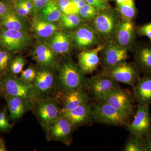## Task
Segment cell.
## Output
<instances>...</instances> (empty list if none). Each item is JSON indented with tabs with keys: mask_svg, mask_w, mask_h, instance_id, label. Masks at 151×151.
<instances>
[{
	"mask_svg": "<svg viewBox=\"0 0 151 151\" xmlns=\"http://www.w3.org/2000/svg\"><path fill=\"white\" fill-rule=\"evenodd\" d=\"M57 70L58 91L59 92L87 89V79L79 65L70 56L63 57L60 61Z\"/></svg>",
	"mask_w": 151,
	"mask_h": 151,
	"instance_id": "6da1fadb",
	"label": "cell"
},
{
	"mask_svg": "<svg viewBox=\"0 0 151 151\" xmlns=\"http://www.w3.org/2000/svg\"><path fill=\"white\" fill-rule=\"evenodd\" d=\"M121 19L118 9L110 7L100 10L93 20L90 22V25L97 32L104 43L114 40L116 29Z\"/></svg>",
	"mask_w": 151,
	"mask_h": 151,
	"instance_id": "7a4b0ae2",
	"label": "cell"
},
{
	"mask_svg": "<svg viewBox=\"0 0 151 151\" xmlns=\"http://www.w3.org/2000/svg\"><path fill=\"white\" fill-rule=\"evenodd\" d=\"M0 88L4 95L21 97L31 105L36 100L32 84L9 72L0 77Z\"/></svg>",
	"mask_w": 151,
	"mask_h": 151,
	"instance_id": "3957f363",
	"label": "cell"
},
{
	"mask_svg": "<svg viewBox=\"0 0 151 151\" xmlns=\"http://www.w3.org/2000/svg\"><path fill=\"white\" fill-rule=\"evenodd\" d=\"M32 110L45 129L61 116V108L56 97L37 99L32 105Z\"/></svg>",
	"mask_w": 151,
	"mask_h": 151,
	"instance_id": "277c9868",
	"label": "cell"
},
{
	"mask_svg": "<svg viewBox=\"0 0 151 151\" xmlns=\"http://www.w3.org/2000/svg\"><path fill=\"white\" fill-rule=\"evenodd\" d=\"M132 116L107 103L97 102L94 104L93 122L105 125L127 127L131 122Z\"/></svg>",
	"mask_w": 151,
	"mask_h": 151,
	"instance_id": "5b68a950",
	"label": "cell"
},
{
	"mask_svg": "<svg viewBox=\"0 0 151 151\" xmlns=\"http://www.w3.org/2000/svg\"><path fill=\"white\" fill-rule=\"evenodd\" d=\"M57 69L38 66L32 83L37 99L52 97L58 91Z\"/></svg>",
	"mask_w": 151,
	"mask_h": 151,
	"instance_id": "8992f818",
	"label": "cell"
},
{
	"mask_svg": "<svg viewBox=\"0 0 151 151\" xmlns=\"http://www.w3.org/2000/svg\"><path fill=\"white\" fill-rule=\"evenodd\" d=\"M140 72L134 62L125 61L103 70L101 73L118 82L129 85L133 89L140 78Z\"/></svg>",
	"mask_w": 151,
	"mask_h": 151,
	"instance_id": "52a82bcc",
	"label": "cell"
},
{
	"mask_svg": "<svg viewBox=\"0 0 151 151\" xmlns=\"http://www.w3.org/2000/svg\"><path fill=\"white\" fill-rule=\"evenodd\" d=\"M32 41L28 32L0 28V47L12 53L27 48Z\"/></svg>",
	"mask_w": 151,
	"mask_h": 151,
	"instance_id": "ba28073f",
	"label": "cell"
},
{
	"mask_svg": "<svg viewBox=\"0 0 151 151\" xmlns=\"http://www.w3.org/2000/svg\"><path fill=\"white\" fill-rule=\"evenodd\" d=\"M100 65L103 70L127 61L128 51L116 43L114 40L103 43V48L99 52Z\"/></svg>",
	"mask_w": 151,
	"mask_h": 151,
	"instance_id": "9c48e42d",
	"label": "cell"
},
{
	"mask_svg": "<svg viewBox=\"0 0 151 151\" xmlns=\"http://www.w3.org/2000/svg\"><path fill=\"white\" fill-rule=\"evenodd\" d=\"M131 134L147 138L151 136V117L149 105L138 104L134 118L127 126Z\"/></svg>",
	"mask_w": 151,
	"mask_h": 151,
	"instance_id": "30bf717a",
	"label": "cell"
},
{
	"mask_svg": "<svg viewBox=\"0 0 151 151\" xmlns=\"http://www.w3.org/2000/svg\"><path fill=\"white\" fill-rule=\"evenodd\" d=\"M86 81L87 89L97 102L101 101L113 90L120 87L119 82L101 73L88 78Z\"/></svg>",
	"mask_w": 151,
	"mask_h": 151,
	"instance_id": "8fae6325",
	"label": "cell"
},
{
	"mask_svg": "<svg viewBox=\"0 0 151 151\" xmlns=\"http://www.w3.org/2000/svg\"><path fill=\"white\" fill-rule=\"evenodd\" d=\"M134 101L133 95L128 90L120 87L113 90L99 102L107 103L119 111L132 116L134 113Z\"/></svg>",
	"mask_w": 151,
	"mask_h": 151,
	"instance_id": "7c38bea8",
	"label": "cell"
},
{
	"mask_svg": "<svg viewBox=\"0 0 151 151\" xmlns=\"http://www.w3.org/2000/svg\"><path fill=\"white\" fill-rule=\"evenodd\" d=\"M73 34L74 46L82 51L93 48L103 43L92 26L85 23L75 29Z\"/></svg>",
	"mask_w": 151,
	"mask_h": 151,
	"instance_id": "4fadbf2b",
	"label": "cell"
},
{
	"mask_svg": "<svg viewBox=\"0 0 151 151\" xmlns=\"http://www.w3.org/2000/svg\"><path fill=\"white\" fill-rule=\"evenodd\" d=\"M74 128L67 119L61 116L45 129L47 138L50 141H57L69 147L72 142Z\"/></svg>",
	"mask_w": 151,
	"mask_h": 151,
	"instance_id": "5bb4252c",
	"label": "cell"
},
{
	"mask_svg": "<svg viewBox=\"0 0 151 151\" xmlns=\"http://www.w3.org/2000/svg\"><path fill=\"white\" fill-rule=\"evenodd\" d=\"M136 29L132 20L121 19L116 29L114 40L128 51H134L137 35Z\"/></svg>",
	"mask_w": 151,
	"mask_h": 151,
	"instance_id": "9a60e30c",
	"label": "cell"
},
{
	"mask_svg": "<svg viewBox=\"0 0 151 151\" xmlns=\"http://www.w3.org/2000/svg\"><path fill=\"white\" fill-rule=\"evenodd\" d=\"M45 43L58 55H66L74 45L73 32L58 30Z\"/></svg>",
	"mask_w": 151,
	"mask_h": 151,
	"instance_id": "2e32d148",
	"label": "cell"
},
{
	"mask_svg": "<svg viewBox=\"0 0 151 151\" xmlns=\"http://www.w3.org/2000/svg\"><path fill=\"white\" fill-rule=\"evenodd\" d=\"M94 104L89 103L68 111H61V116L73 127L86 125L92 121Z\"/></svg>",
	"mask_w": 151,
	"mask_h": 151,
	"instance_id": "e0dca14e",
	"label": "cell"
},
{
	"mask_svg": "<svg viewBox=\"0 0 151 151\" xmlns=\"http://www.w3.org/2000/svg\"><path fill=\"white\" fill-rule=\"evenodd\" d=\"M56 54L45 42H40L33 50V58L38 65L57 69L60 60Z\"/></svg>",
	"mask_w": 151,
	"mask_h": 151,
	"instance_id": "ac0fdd59",
	"label": "cell"
},
{
	"mask_svg": "<svg viewBox=\"0 0 151 151\" xmlns=\"http://www.w3.org/2000/svg\"><path fill=\"white\" fill-rule=\"evenodd\" d=\"M62 108L61 111H68L90 103V98L85 90L77 89L65 92H59Z\"/></svg>",
	"mask_w": 151,
	"mask_h": 151,
	"instance_id": "d6986e66",
	"label": "cell"
},
{
	"mask_svg": "<svg viewBox=\"0 0 151 151\" xmlns=\"http://www.w3.org/2000/svg\"><path fill=\"white\" fill-rule=\"evenodd\" d=\"M134 52V63L140 72L151 74V42H136Z\"/></svg>",
	"mask_w": 151,
	"mask_h": 151,
	"instance_id": "ffe728a7",
	"label": "cell"
},
{
	"mask_svg": "<svg viewBox=\"0 0 151 151\" xmlns=\"http://www.w3.org/2000/svg\"><path fill=\"white\" fill-rule=\"evenodd\" d=\"M103 43L93 48L82 50L78 54V65L84 74L91 73L97 70L100 64L99 52Z\"/></svg>",
	"mask_w": 151,
	"mask_h": 151,
	"instance_id": "44dd1931",
	"label": "cell"
},
{
	"mask_svg": "<svg viewBox=\"0 0 151 151\" xmlns=\"http://www.w3.org/2000/svg\"><path fill=\"white\" fill-rule=\"evenodd\" d=\"M0 28L27 32L29 30L26 17L19 15L13 7L0 17Z\"/></svg>",
	"mask_w": 151,
	"mask_h": 151,
	"instance_id": "7402d4cb",
	"label": "cell"
},
{
	"mask_svg": "<svg viewBox=\"0 0 151 151\" xmlns=\"http://www.w3.org/2000/svg\"><path fill=\"white\" fill-rule=\"evenodd\" d=\"M134 99L140 105L151 104V74H144L133 88Z\"/></svg>",
	"mask_w": 151,
	"mask_h": 151,
	"instance_id": "603a6c76",
	"label": "cell"
},
{
	"mask_svg": "<svg viewBox=\"0 0 151 151\" xmlns=\"http://www.w3.org/2000/svg\"><path fill=\"white\" fill-rule=\"evenodd\" d=\"M9 112L10 119L15 122L20 119L25 113L32 109V106L26 100L21 97L4 95Z\"/></svg>",
	"mask_w": 151,
	"mask_h": 151,
	"instance_id": "cb8c5ba5",
	"label": "cell"
},
{
	"mask_svg": "<svg viewBox=\"0 0 151 151\" xmlns=\"http://www.w3.org/2000/svg\"><path fill=\"white\" fill-rule=\"evenodd\" d=\"M31 30L37 40L43 42L57 31L58 27L54 22L41 20L35 17L32 22Z\"/></svg>",
	"mask_w": 151,
	"mask_h": 151,
	"instance_id": "d4e9b609",
	"label": "cell"
},
{
	"mask_svg": "<svg viewBox=\"0 0 151 151\" xmlns=\"http://www.w3.org/2000/svg\"><path fill=\"white\" fill-rule=\"evenodd\" d=\"M62 14L57 1L50 0L45 7L36 14V18L41 20L55 22L59 21Z\"/></svg>",
	"mask_w": 151,
	"mask_h": 151,
	"instance_id": "484cf974",
	"label": "cell"
},
{
	"mask_svg": "<svg viewBox=\"0 0 151 151\" xmlns=\"http://www.w3.org/2000/svg\"><path fill=\"white\" fill-rule=\"evenodd\" d=\"M59 22L61 27L66 31L75 30L84 23L77 14H62Z\"/></svg>",
	"mask_w": 151,
	"mask_h": 151,
	"instance_id": "4316f807",
	"label": "cell"
},
{
	"mask_svg": "<svg viewBox=\"0 0 151 151\" xmlns=\"http://www.w3.org/2000/svg\"><path fill=\"white\" fill-rule=\"evenodd\" d=\"M117 6L122 18L133 20L136 17L137 10L134 0H126L123 4Z\"/></svg>",
	"mask_w": 151,
	"mask_h": 151,
	"instance_id": "83f0119b",
	"label": "cell"
},
{
	"mask_svg": "<svg viewBox=\"0 0 151 151\" xmlns=\"http://www.w3.org/2000/svg\"><path fill=\"white\" fill-rule=\"evenodd\" d=\"M124 150L125 151H147L146 138L132 134L126 142Z\"/></svg>",
	"mask_w": 151,
	"mask_h": 151,
	"instance_id": "f1b7e54d",
	"label": "cell"
},
{
	"mask_svg": "<svg viewBox=\"0 0 151 151\" xmlns=\"http://www.w3.org/2000/svg\"><path fill=\"white\" fill-rule=\"evenodd\" d=\"M100 10L86 3L78 10V14L83 22L90 23L100 12Z\"/></svg>",
	"mask_w": 151,
	"mask_h": 151,
	"instance_id": "f546056e",
	"label": "cell"
},
{
	"mask_svg": "<svg viewBox=\"0 0 151 151\" xmlns=\"http://www.w3.org/2000/svg\"><path fill=\"white\" fill-rule=\"evenodd\" d=\"M13 53L0 47V77L9 72L10 63Z\"/></svg>",
	"mask_w": 151,
	"mask_h": 151,
	"instance_id": "4dcf8cb0",
	"label": "cell"
},
{
	"mask_svg": "<svg viewBox=\"0 0 151 151\" xmlns=\"http://www.w3.org/2000/svg\"><path fill=\"white\" fill-rule=\"evenodd\" d=\"M25 64V60L20 55L13 57L10 63L9 72L16 76L21 73Z\"/></svg>",
	"mask_w": 151,
	"mask_h": 151,
	"instance_id": "1f68e13d",
	"label": "cell"
},
{
	"mask_svg": "<svg viewBox=\"0 0 151 151\" xmlns=\"http://www.w3.org/2000/svg\"><path fill=\"white\" fill-rule=\"evenodd\" d=\"M57 3L62 14H77L76 5L73 4L70 0H57Z\"/></svg>",
	"mask_w": 151,
	"mask_h": 151,
	"instance_id": "d6a6232c",
	"label": "cell"
},
{
	"mask_svg": "<svg viewBox=\"0 0 151 151\" xmlns=\"http://www.w3.org/2000/svg\"><path fill=\"white\" fill-rule=\"evenodd\" d=\"M7 110L5 107L0 111V131L4 133L9 132L13 126L9 122Z\"/></svg>",
	"mask_w": 151,
	"mask_h": 151,
	"instance_id": "836d02e7",
	"label": "cell"
},
{
	"mask_svg": "<svg viewBox=\"0 0 151 151\" xmlns=\"http://www.w3.org/2000/svg\"><path fill=\"white\" fill-rule=\"evenodd\" d=\"M37 68L34 66L29 65L26 69L22 70L20 78L24 81L32 84L36 75Z\"/></svg>",
	"mask_w": 151,
	"mask_h": 151,
	"instance_id": "e575fe53",
	"label": "cell"
},
{
	"mask_svg": "<svg viewBox=\"0 0 151 151\" xmlns=\"http://www.w3.org/2000/svg\"><path fill=\"white\" fill-rule=\"evenodd\" d=\"M137 35L147 37L151 41V22L138 27L136 29Z\"/></svg>",
	"mask_w": 151,
	"mask_h": 151,
	"instance_id": "d590c367",
	"label": "cell"
},
{
	"mask_svg": "<svg viewBox=\"0 0 151 151\" xmlns=\"http://www.w3.org/2000/svg\"><path fill=\"white\" fill-rule=\"evenodd\" d=\"M12 4L14 10L15 11L17 14L21 16L26 17L31 14H32L31 11L22 5L18 1H16Z\"/></svg>",
	"mask_w": 151,
	"mask_h": 151,
	"instance_id": "8d00e7d4",
	"label": "cell"
},
{
	"mask_svg": "<svg viewBox=\"0 0 151 151\" xmlns=\"http://www.w3.org/2000/svg\"><path fill=\"white\" fill-rule=\"evenodd\" d=\"M86 3L100 10L110 7L107 0H86Z\"/></svg>",
	"mask_w": 151,
	"mask_h": 151,
	"instance_id": "74e56055",
	"label": "cell"
},
{
	"mask_svg": "<svg viewBox=\"0 0 151 151\" xmlns=\"http://www.w3.org/2000/svg\"><path fill=\"white\" fill-rule=\"evenodd\" d=\"M50 0H32L34 5V14H36L45 7Z\"/></svg>",
	"mask_w": 151,
	"mask_h": 151,
	"instance_id": "f35d334b",
	"label": "cell"
},
{
	"mask_svg": "<svg viewBox=\"0 0 151 151\" xmlns=\"http://www.w3.org/2000/svg\"><path fill=\"white\" fill-rule=\"evenodd\" d=\"M13 8L12 4L6 0L0 1V17L9 11Z\"/></svg>",
	"mask_w": 151,
	"mask_h": 151,
	"instance_id": "ab89813d",
	"label": "cell"
},
{
	"mask_svg": "<svg viewBox=\"0 0 151 151\" xmlns=\"http://www.w3.org/2000/svg\"><path fill=\"white\" fill-rule=\"evenodd\" d=\"M7 151L4 141L2 138L0 137V151Z\"/></svg>",
	"mask_w": 151,
	"mask_h": 151,
	"instance_id": "60d3db41",
	"label": "cell"
},
{
	"mask_svg": "<svg viewBox=\"0 0 151 151\" xmlns=\"http://www.w3.org/2000/svg\"><path fill=\"white\" fill-rule=\"evenodd\" d=\"M146 144L147 151H151V136L146 138Z\"/></svg>",
	"mask_w": 151,
	"mask_h": 151,
	"instance_id": "b9f144b4",
	"label": "cell"
},
{
	"mask_svg": "<svg viewBox=\"0 0 151 151\" xmlns=\"http://www.w3.org/2000/svg\"><path fill=\"white\" fill-rule=\"evenodd\" d=\"M126 0H116V2H117V5H118L121 4H123Z\"/></svg>",
	"mask_w": 151,
	"mask_h": 151,
	"instance_id": "7bdbcfd3",
	"label": "cell"
},
{
	"mask_svg": "<svg viewBox=\"0 0 151 151\" xmlns=\"http://www.w3.org/2000/svg\"><path fill=\"white\" fill-rule=\"evenodd\" d=\"M7 1L11 3V4H12L14 2L16 1H18V0H6Z\"/></svg>",
	"mask_w": 151,
	"mask_h": 151,
	"instance_id": "ee69618b",
	"label": "cell"
},
{
	"mask_svg": "<svg viewBox=\"0 0 151 151\" xmlns=\"http://www.w3.org/2000/svg\"><path fill=\"white\" fill-rule=\"evenodd\" d=\"M0 96H2V93L1 91V88H0Z\"/></svg>",
	"mask_w": 151,
	"mask_h": 151,
	"instance_id": "f6af8a7d",
	"label": "cell"
},
{
	"mask_svg": "<svg viewBox=\"0 0 151 151\" xmlns=\"http://www.w3.org/2000/svg\"><path fill=\"white\" fill-rule=\"evenodd\" d=\"M107 1H110V0H107Z\"/></svg>",
	"mask_w": 151,
	"mask_h": 151,
	"instance_id": "bcb514c9",
	"label": "cell"
},
{
	"mask_svg": "<svg viewBox=\"0 0 151 151\" xmlns=\"http://www.w3.org/2000/svg\"><path fill=\"white\" fill-rule=\"evenodd\" d=\"M0 1H1V0H0Z\"/></svg>",
	"mask_w": 151,
	"mask_h": 151,
	"instance_id": "7dc6e473",
	"label": "cell"
}]
</instances>
